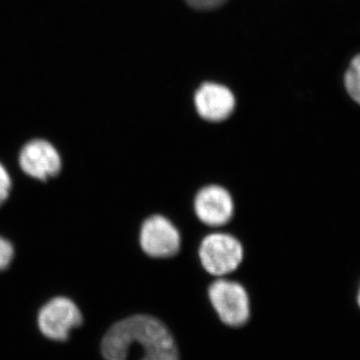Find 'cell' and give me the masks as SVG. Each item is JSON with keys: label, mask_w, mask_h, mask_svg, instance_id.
Returning <instances> with one entry per match:
<instances>
[{"label": "cell", "mask_w": 360, "mask_h": 360, "mask_svg": "<svg viewBox=\"0 0 360 360\" xmlns=\"http://www.w3.org/2000/svg\"><path fill=\"white\" fill-rule=\"evenodd\" d=\"M11 180L4 165H0V205L7 200L11 191Z\"/></svg>", "instance_id": "11"}, {"label": "cell", "mask_w": 360, "mask_h": 360, "mask_svg": "<svg viewBox=\"0 0 360 360\" xmlns=\"http://www.w3.org/2000/svg\"><path fill=\"white\" fill-rule=\"evenodd\" d=\"M21 169L30 176L47 180L60 172L61 160L58 150L49 142L33 141L28 142L20 155Z\"/></svg>", "instance_id": "7"}, {"label": "cell", "mask_w": 360, "mask_h": 360, "mask_svg": "<svg viewBox=\"0 0 360 360\" xmlns=\"http://www.w3.org/2000/svg\"><path fill=\"white\" fill-rule=\"evenodd\" d=\"M196 110L203 120L222 122L231 116L236 99L229 89L217 84L201 85L194 96Z\"/></svg>", "instance_id": "8"}, {"label": "cell", "mask_w": 360, "mask_h": 360, "mask_svg": "<svg viewBox=\"0 0 360 360\" xmlns=\"http://www.w3.org/2000/svg\"><path fill=\"white\" fill-rule=\"evenodd\" d=\"M208 295L219 319L227 326L239 328L250 319V297L241 284L219 279L210 285Z\"/></svg>", "instance_id": "2"}, {"label": "cell", "mask_w": 360, "mask_h": 360, "mask_svg": "<svg viewBox=\"0 0 360 360\" xmlns=\"http://www.w3.org/2000/svg\"><path fill=\"white\" fill-rule=\"evenodd\" d=\"M357 304H359V307H360V288L359 290V295H357Z\"/></svg>", "instance_id": "13"}, {"label": "cell", "mask_w": 360, "mask_h": 360, "mask_svg": "<svg viewBox=\"0 0 360 360\" xmlns=\"http://www.w3.org/2000/svg\"><path fill=\"white\" fill-rule=\"evenodd\" d=\"M13 246L6 239L0 238V270L6 269L13 260Z\"/></svg>", "instance_id": "10"}, {"label": "cell", "mask_w": 360, "mask_h": 360, "mask_svg": "<svg viewBox=\"0 0 360 360\" xmlns=\"http://www.w3.org/2000/svg\"><path fill=\"white\" fill-rule=\"evenodd\" d=\"M142 250L151 257H172L179 252L180 234L172 222L162 215H153L142 224Z\"/></svg>", "instance_id": "5"}, {"label": "cell", "mask_w": 360, "mask_h": 360, "mask_svg": "<svg viewBox=\"0 0 360 360\" xmlns=\"http://www.w3.org/2000/svg\"><path fill=\"white\" fill-rule=\"evenodd\" d=\"M82 323V312L70 298H53L40 309L39 314L40 331L52 340H68L70 331Z\"/></svg>", "instance_id": "4"}, {"label": "cell", "mask_w": 360, "mask_h": 360, "mask_svg": "<svg viewBox=\"0 0 360 360\" xmlns=\"http://www.w3.org/2000/svg\"><path fill=\"white\" fill-rule=\"evenodd\" d=\"M194 210L202 224L221 226L229 222L233 215V200L224 187L206 186L196 195Z\"/></svg>", "instance_id": "6"}, {"label": "cell", "mask_w": 360, "mask_h": 360, "mask_svg": "<svg viewBox=\"0 0 360 360\" xmlns=\"http://www.w3.org/2000/svg\"><path fill=\"white\" fill-rule=\"evenodd\" d=\"M345 86L348 96L360 105V53L352 58L345 71Z\"/></svg>", "instance_id": "9"}, {"label": "cell", "mask_w": 360, "mask_h": 360, "mask_svg": "<svg viewBox=\"0 0 360 360\" xmlns=\"http://www.w3.org/2000/svg\"><path fill=\"white\" fill-rule=\"evenodd\" d=\"M134 343L143 347L141 360H179L176 343L167 326L144 314L116 322L104 335L101 352L105 360H125Z\"/></svg>", "instance_id": "1"}, {"label": "cell", "mask_w": 360, "mask_h": 360, "mask_svg": "<svg viewBox=\"0 0 360 360\" xmlns=\"http://www.w3.org/2000/svg\"><path fill=\"white\" fill-rule=\"evenodd\" d=\"M186 1L193 8L208 11V9L217 8L221 6L226 0H186Z\"/></svg>", "instance_id": "12"}, {"label": "cell", "mask_w": 360, "mask_h": 360, "mask_svg": "<svg viewBox=\"0 0 360 360\" xmlns=\"http://www.w3.org/2000/svg\"><path fill=\"white\" fill-rule=\"evenodd\" d=\"M200 257L208 274L222 276L238 269L243 262V248L231 234L212 233L201 243Z\"/></svg>", "instance_id": "3"}]
</instances>
